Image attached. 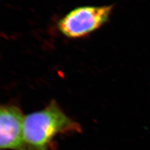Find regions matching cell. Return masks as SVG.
I'll list each match as a JSON object with an SVG mask.
<instances>
[{
	"instance_id": "cell-2",
	"label": "cell",
	"mask_w": 150,
	"mask_h": 150,
	"mask_svg": "<svg viewBox=\"0 0 150 150\" xmlns=\"http://www.w3.org/2000/svg\"><path fill=\"white\" fill-rule=\"evenodd\" d=\"M112 10V5L77 7L59 20L58 28L67 38H85L104 25Z\"/></svg>"
},
{
	"instance_id": "cell-3",
	"label": "cell",
	"mask_w": 150,
	"mask_h": 150,
	"mask_svg": "<svg viewBox=\"0 0 150 150\" xmlns=\"http://www.w3.org/2000/svg\"><path fill=\"white\" fill-rule=\"evenodd\" d=\"M25 116L20 107L4 105L0 109V148L1 150H28L26 145L23 124Z\"/></svg>"
},
{
	"instance_id": "cell-1",
	"label": "cell",
	"mask_w": 150,
	"mask_h": 150,
	"mask_svg": "<svg viewBox=\"0 0 150 150\" xmlns=\"http://www.w3.org/2000/svg\"><path fill=\"white\" fill-rule=\"evenodd\" d=\"M80 125L52 100L46 107L25 117L24 139L28 150H50L59 134L80 132Z\"/></svg>"
}]
</instances>
